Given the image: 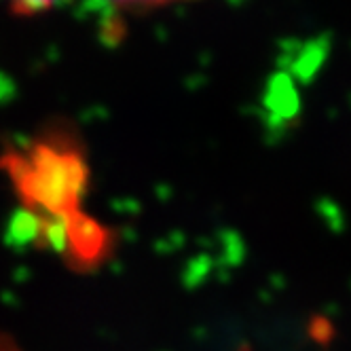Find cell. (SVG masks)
<instances>
[{"mask_svg": "<svg viewBox=\"0 0 351 351\" xmlns=\"http://www.w3.org/2000/svg\"><path fill=\"white\" fill-rule=\"evenodd\" d=\"M0 351H17V347H15V343L11 339L0 337Z\"/></svg>", "mask_w": 351, "mask_h": 351, "instance_id": "6da1fadb", "label": "cell"}]
</instances>
